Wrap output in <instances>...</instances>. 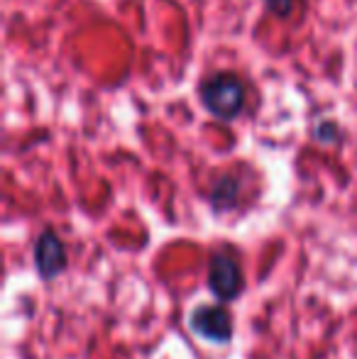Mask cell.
Listing matches in <instances>:
<instances>
[{"instance_id":"6da1fadb","label":"cell","mask_w":357,"mask_h":359,"mask_svg":"<svg viewBox=\"0 0 357 359\" xmlns=\"http://www.w3.org/2000/svg\"><path fill=\"white\" fill-rule=\"evenodd\" d=\"M201 98H203V105L215 115V118L230 120L240 113V108H243L245 90L235 74H218L203 83Z\"/></svg>"},{"instance_id":"3957f363","label":"cell","mask_w":357,"mask_h":359,"mask_svg":"<svg viewBox=\"0 0 357 359\" xmlns=\"http://www.w3.org/2000/svg\"><path fill=\"white\" fill-rule=\"evenodd\" d=\"M191 327L208 342H228L233 335V320L223 306H203L191 316Z\"/></svg>"},{"instance_id":"7a4b0ae2","label":"cell","mask_w":357,"mask_h":359,"mask_svg":"<svg viewBox=\"0 0 357 359\" xmlns=\"http://www.w3.org/2000/svg\"><path fill=\"white\" fill-rule=\"evenodd\" d=\"M243 266L230 252H218L210 259L208 269V286L220 301H233L243 291Z\"/></svg>"},{"instance_id":"277c9868","label":"cell","mask_w":357,"mask_h":359,"mask_svg":"<svg viewBox=\"0 0 357 359\" xmlns=\"http://www.w3.org/2000/svg\"><path fill=\"white\" fill-rule=\"evenodd\" d=\"M34 266L44 279H54L67 266V247L54 232H42L34 245Z\"/></svg>"}]
</instances>
